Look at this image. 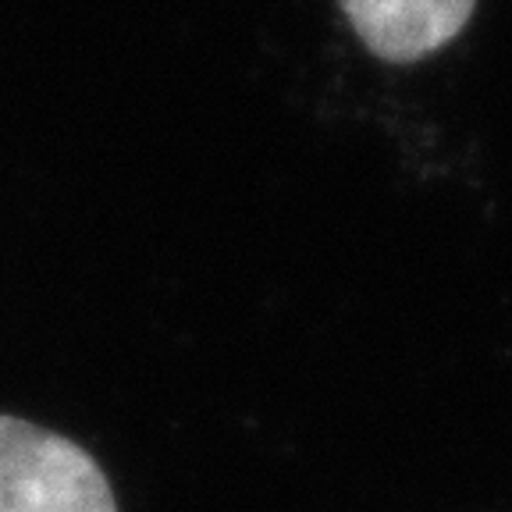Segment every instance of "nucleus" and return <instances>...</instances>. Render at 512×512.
Returning <instances> with one entry per match:
<instances>
[{"mask_svg": "<svg viewBox=\"0 0 512 512\" xmlns=\"http://www.w3.org/2000/svg\"><path fill=\"white\" fill-rule=\"evenodd\" d=\"M0 512H118L86 448L40 424L0 416Z\"/></svg>", "mask_w": 512, "mask_h": 512, "instance_id": "1", "label": "nucleus"}, {"mask_svg": "<svg viewBox=\"0 0 512 512\" xmlns=\"http://www.w3.org/2000/svg\"><path fill=\"white\" fill-rule=\"evenodd\" d=\"M363 47L381 61L409 64L448 47L477 0H338Z\"/></svg>", "mask_w": 512, "mask_h": 512, "instance_id": "2", "label": "nucleus"}]
</instances>
